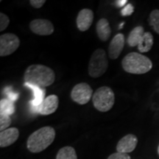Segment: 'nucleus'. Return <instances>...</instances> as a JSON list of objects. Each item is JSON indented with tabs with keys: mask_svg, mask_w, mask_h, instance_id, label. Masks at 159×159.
<instances>
[{
	"mask_svg": "<svg viewBox=\"0 0 159 159\" xmlns=\"http://www.w3.org/2000/svg\"><path fill=\"white\" fill-rule=\"evenodd\" d=\"M59 99L57 95L52 94L50 96L46 97L42 102V104L39 106L35 107V111L40 115L42 116H47L55 113L58 108Z\"/></svg>",
	"mask_w": 159,
	"mask_h": 159,
	"instance_id": "obj_9",
	"label": "nucleus"
},
{
	"mask_svg": "<svg viewBox=\"0 0 159 159\" xmlns=\"http://www.w3.org/2000/svg\"><path fill=\"white\" fill-rule=\"evenodd\" d=\"M94 108L100 112H107L114 106L115 94L110 87L102 86L95 91L92 97Z\"/></svg>",
	"mask_w": 159,
	"mask_h": 159,
	"instance_id": "obj_4",
	"label": "nucleus"
},
{
	"mask_svg": "<svg viewBox=\"0 0 159 159\" xmlns=\"http://www.w3.org/2000/svg\"><path fill=\"white\" fill-rule=\"evenodd\" d=\"M55 138V130L52 127L47 126L39 129L29 136L27 148L33 153L42 152L47 149Z\"/></svg>",
	"mask_w": 159,
	"mask_h": 159,
	"instance_id": "obj_2",
	"label": "nucleus"
},
{
	"mask_svg": "<svg viewBox=\"0 0 159 159\" xmlns=\"http://www.w3.org/2000/svg\"><path fill=\"white\" fill-rule=\"evenodd\" d=\"M94 20V13L90 9L84 8L81 10L77 15L76 23L80 31L85 32L90 28Z\"/></svg>",
	"mask_w": 159,
	"mask_h": 159,
	"instance_id": "obj_10",
	"label": "nucleus"
},
{
	"mask_svg": "<svg viewBox=\"0 0 159 159\" xmlns=\"http://www.w3.org/2000/svg\"><path fill=\"white\" fill-rule=\"evenodd\" d=\"M11 125V118L8 115L0 114V130L3 131Z\"/></svg>",
	"mask_w": 159,
	"mask_h": 159,
	"instance_id": "obj_21",
	"label": "nucleus"
},
{
	"mask_svg": "<svg viewBox=\"0 0 159 159\" xmlns=\"http://www.w3.org/2000/svg\"><path fill=\"white\" fill-rule=\"evenodd\" d=\"M15 113V105L9 99H2L0 101V114L11 116Z\"/></svg>",
	"mask_w": 159,
	"mask_h": 159,
	"instance_id": "obj_18",
	"label": "nucleus"
},
{
	"mask_svg": "<svg viewBox=\"0 0 159 159\" xmlns=\"http://www.w3.org/2000/svg\"><path fill=\"white\" fill-rule=\"evenodd\" d=\"M30 30L39 35H50L54 33V26L49 20L34 19L30 25Z\"/></svg>",
	"mask_w": 159,
	"mask_h": 159,
	"instance_id": "obj_8",
	"label": "nucleus"
},
{
	"mask_svg": "<svg viewBox=\"0 0 159 159\" xmlns=\"http://www.w3.org/2000/svg\"><path fill=\"white\" fill-rule=\"evenodd\" d=\"M137 144V137L134 134H128L119 141L116 145V150L118 152L128 154L136 149Z\"/></svg>",
	"mask_w": 159,
	"mask_h": 159,
	"instance_id": "obj_11",
	"label": "nucleus"
},
{
	"mask_svg": "<svg viewBox=\"0 0 159 159\" xmlns=\"http://www.w3.org/2000/svg\"><path fill=\"white\" fill-rule=\"evenodd\" d=\"M149 25L156 33L159 34V10H154L151 12L149 17Z\"/></svg>",
	"mask_w": 159,
	"mask_h": 159,
	"instance_id": "obj_20",
	"label": "nucleus"
},
{
	"mask_svg": "<svg viewBox=\"0 0 159 159\" xmlns=\"http://www.w3.org/2000/svg\"><path fill=\"white\" fill-rule=\"evenodd\" d=\"M145 32L144 30V27L142 26H138L136 27L135 28L133 29V30L129 34L128 37V40H127V42H128V45L130 47H138L139 42H140L141 39H142L143 35H144Z\"/></svg>",
	"mask_w": 159,
	"mask_h": 159,
	"instance_id": "obj_16",
	"label": "nucleus"
},
{
	"mask_svg": "<svg viewBox=\"0 0 159 159\" xmlns=\"http://www.w3.org/2000/svg\"><path fill=\"white\" fill-rule=\"evenodd\" d=\"M10 19L7 15L5 13H0V31L2 32L7 28V26L9 25Z\"/></svg>",
	"mask_w": 159,
	"mask_h": 159,
	"instance_id": "obj_22",
	"label": "nucleus"
},
{
	"mask_svg": "<svg viewBox=\"0 0 159 159\" xmlns=\"http://www.w3.org/2000/svg\"><path fill=\"white\" fill-rule=\"evenodd\" d=\"M20 46V40L13 33H5L0 36V56L5 57L13 54Z\"/></svg>",
	"mask_w": 159,
	"mask_h": 159,
	"instance_id": "obj_6",
	"label": "nucleus"
},
{
	"mask_svg": "<svg viewBox=\"0 0 159 159\" xmlns=\"http://www.w3.org/2000/svg\"><path fill=\"white\" fill-rule=\"evenodd\" d=\"M45 2V0H30V3L31 6H33L34 8L36 9H39L41 8V7H42Z\"/></svg>",
	"mask_w": 159,
	"mask_h": 159,
	"instance_id": "obj_26",
	"label": "nucleus"
},
{
	"mask_svg": "<svg viewBox=\"0 0 159 159\" xmlns=\"http://www.w3.org/2000/svg\"><path fill=\"white\" fill-rule=\"evenodd\" d=\"M127 2H128V1H127V0H122V1L119 0V1L115 2V3H116V5L118 6V7H122V6L126 5Z\"/></svg>",
	"mask_w": 159,
	"mask_h": 159,
	"instance_id": "obj_27",
	"label": "nucleus"
},
{
	"mask_svg": "<svg viewBox=\"0 0 159 159\" xmlns=\"http://www.w3.org/2000/svg\"><path fill=\"white\" fill-rule=\"evenodd\" d=\"M125 42V35L122 33H118L112 39L108 47V55L111 59L118 58L124 48Z\"/></svg>",
	"mask_w": 159,
	"mask_h": 159,
	"instance_id": "obj_12",
	"label": "nucleus"
},
{
	"mask_svg": "<svg viewBox=\"0 0 159 159\" xmlns=\"http://www.w3.org/2000/svg\"><path fill=\"white\" fill-rule=\"evenodd\" d=\"M56 159H77L76 151L72 147H64L58 151Z\"/></svg>",
	"mask_w": 159,
	"mask_h": 159,
	"instance_id": "obj_19",
	"label": "nucleus"
},
{
	"mask_svg": "<svg viewBox=\"0 0 159 159\" xmlns=\"http://www.w3.org/2000/svg\"><path fill=\"white\" fill-rule=\"evenodd\" d=\"M5 92L6 95H7V99H9L10 100L13 101V102H14V101L16 100V99H18V97H19V93L14 92L13 91H12L11 87H8V88L5 89Z\"/></svg>",
	"mask_w": 159,
	"mask_h": 159,
	"instance_id": "obj_23",
	"label": "nucleus"
},
{
	"mask_svg": "<svg viewBox=\"0 0 159 159\" xmlns=\"http://www.w3.org/2000/svg\"><path fill=\"white\" fill-rule=\"evenodd\" d=\"M158 153L159 155V145H158Z\"/></svg>",
	"mask_w": 159,
	"mask_h": 159,
	"instance_id": "obj_28",
	"label": "nucleus"
},
{
	"mask_svg": "<svg viewBox=\"0 0 159 159\" xmlns=\"http://www.w3.org/2000/svg\"><path fill=\"white\" fill-rule=\"evenodd\" d=\"M19 130L16 128H9L0 133V147L6 148L11 146L17 141Z\"/></svg>",
	"mask_w": 159,
	"mask_h": 159,
	"instance_id": "obj_13",
	"label": "nucleus"
},
{
	"mask_svg": "<svg viewBox=\"0 0 159 159\" xmlns=\"http://www.w3.org/2000/svg\"><path fill=\"white\" fill-rule=\"evenodd\" d=\"M108 61L104 49H97L91 55L89 63V74L91 77L97 78L106 72Z\"/></svg>",
	"mask_w": 159,
	"mask_h": 159,
	"instance_id": "obj_5",
	"label": "nucleus"
},
{
	"mask_svg": "<svg viewBox=\"0 0 159 159\" xmlns=\"http://www.w3.org/2000/svg\"><path fill=\"white\" fill-rule=\"evenodd\" d=\"M122 68L126 72L134 75H142L148 72L152 67L150 58L138 52H130L123 58Z\"/></svg>",
	"mask_w": 159,
	"mask_h": 159,
	"instance_id": "obj_3",
	"label": "nucleus"
},
{
	"mask_svg": "<svg viewBox=\"0 0 159 159\" xmlns=\"http://www.w3.org/2000/svg\"><path fill=\"white\" fill-rule=\"evenodd\" d=\"M97 33L99 39L102 41H107L111 37V29L108 19L102 18L97 23Z\"/></svg>",
	"mask_w": 159,
	"mask_h": 159,
	"instance_id": "obj_14",
	"label": "nucleus"
},
{
	"mask_svg": "<svg viewBox=\"0 0 159 159\" xmlns=\"http://www.w3.org/2000/svg\"><path fill=\"white\" fill-rule=\"evenodd\" d=\"M153 45V35L150 32H145L142 39L138 45V49L140 52H148L152 49Z\"/></svg>",
	"mask_w": 159,
	"mask_h": 159,
	"instance_id": "obj_17",
	"label": "nucleus"
},
{
	"mask_svg": "<svg viewBox=\"0 0 159 159\" xmlns=\"http://www.w3.org/2000/svg\"><path fill=\"white\" fill-rule=\"evenodd\" d=\"M134 6H133L131 4H128L121 11V13H122V16H130L134 13Z\"/></svg>",
	"mask_w": 159,
	"mask_h": 159,
	"instance_id": "obj_25",
	"label": "nucleus"
},
{
	"mask_svg": "<svg viewBox=\"0 0 159 159\" xmlns=\"http://www.w3.org/2000/svg\"><path fill=\"white\" fill-rule=\"evenodd\" d=\"M25 85L28 87L33 91V94H34V99L31 101L30 103L33 106L38 107L40 105L42 104V102L44 100L45 96V89L42 88H40L36 85L30 84V83H25Z\"/></svg>",
	"mask_w": 159,
	"mask_h": 159,
	"instance_id": "obj_15",
	"label": "nucleus"
},
{
	"mask_svg": "<svg viewBox=\"0 0 159 159\" xmlns=\"http://www.w3.org/2000/svg\"><path fill=\"white\" fill-rule=\"evenodd\" d=\"M108 159H131V158L128 154L121 153V152H117L111 155Z\"/></svg>",
	"mask_w": 159,
	"mask_h": 159,
	"instance_id": "obj_24",
	"label": "nucleus"
},
{
	"mask_svg": "<svg viewBox=\"0 0 159 159\" xmlns=\"http://www.w3.org/2000/svg\"><path fill=\"white\" fill-rule=\"evenodd\" d=\"M25 80V83L43 89L55 82V74L52 69L47 66L31 65L26 69Z\"/></svg>",
	"mask_w": 159,
	"mask_h": 159,
	"instance_id": "obj_1",
	"label": "nucleus"
},
{
	"mask_svg": "<svg viewBox=\"0 0 159 159\" xmlns=\"http://www.w3.org/2000/svg\"><path fill=\"white\" fill-rule=\"evenodd\" d=\"M93 97V90L88 83H80L75 85L71 92V98L79 105H85Z\"/></svg>",
	"mask_w": 159,
	"mask_h": 159,
	"instance_id": "obj_7",
	"label": "nucleus"
}]
</instances>
